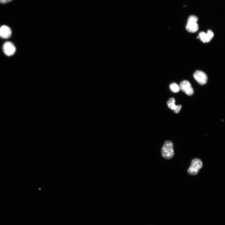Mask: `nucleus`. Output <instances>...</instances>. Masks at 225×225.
I'll return each mask as SVG.
<instances>
[{
  "label": "nucleus",
  "instance_id": "obj_1",
  "mask_svg": "<svg viewBox=\"0 0 225 225\" xmlns=\"http://www.w3.org/2000/svg\"><path fill=\"white\" fill-rule=\"evenodd\" d=\"M173 143L170 141H166L162 147L161 153L162 156L165 159L168 160L174 155Z\"/></svg>",
  "mask_w": 225,
  "mask_h": 225
},
{
  "label": "nucleus",
  "instance_id": "obj_2",
  "mask_svg": "<svg viewBox=\"0 0 225 225\" xmlns=\"http://www.w3.org/2000/svg\"><path fill=\"white\" fill-rule=\"evenodd\" d=\"M202 161L198 158H194L192 161L190 167L188 170V173L192 175L197 174L202 167Z\"/></svg>",
  "mask_w": 225,
  "mask_h": 225
},
{
  "label": "nucleus",
  "instance_id": "obj_3",
  "mask_svg": "<svg viewBox=\"0 0 225 225\" xmlns=\"http://www.w3.org/2000/svg\"><path fill=\"white\" fill-rule=\"evenodd\" d=\"M195 79L200 84L203 85L208 81V77L206 74L201 70L196 71L193 74Z\"/></svg>",
  "mask_w": 225,
  "mask_h": 225
},
{
  "label": "nucleus",
  "instance_id": "obj_4",
  "mask_svg": "<svg viewBox=\"0 0 225 225\" xmlns=\"http://www.w3.org/2000/svg\"><path fill=\"white\" fill-rule=\"evenodd\" d=\"M179 87L180 89L187 95L190 96L193 94V89L188 81L183 80L181 82Z\"/></svg>",
  "mask_w": 225,
  "mask_h": 225
},
{
  "label": "nucleus",
  "instance_id": "obj_5",
  "mask_svg": "<svg viewBox=\"0 0 225 225\" xmlns=\"http://www.w3.org/2000/svg\"><path fill=\"white\" fill-rule=\"evenodd\" d=\"M2 50L6 55L10 56L15 53L16 49L15 45L12 43L8 41L3 44Z\"/></svg>",
  "mask_w": 225,
  "mask_h": 225
},
{
  "label": "nucleus",
  "instance_id": "obj_6",
  "mask_svg": "<svg viewBox=\"0 0 225 225\" xmlns=\"http://www.w3.org/2000/svg\"><path fill=\"white\" fill-rule=\"evenodd\" d=\"M214 36L213 32L211 30H209L207 33L201 32L198 34V38L200 40L204 43L209 42Z\"/></svg>",
  "mask_w": 225,
  "mask_h": 225
},
{
  "label": "nucleus",
  "instance_id": "obj_7",
  "mask_svg": "<svg viewBox=\"0 0 225 225\" xmlns=\"http://www.w3.org/2000/svg\"><path fill=\"white\" fill-rule=\"evenodd\" d=\"M12 34L10 28L8 26L3 25L0 27V37L4 39L9 38Z\"/></svg>",
  "mask_w": 225,
  "mask_h": 225
},
{
  "label": "nucleus",
  "instance_id": "obj_8",
  "mask_svg": "<svg viewBox=\"0 0 225 225\" xmlns=\"http://www.w3.org/2000/svg\"><path fill=\"white\" fill-rule=\"evenodd\" d=\"M175 100L173 97L169 99L167 102L168 108L172 110H173L174 112L178 113L182 108V105H177L175 104Z\"/></svg>",
  "mask_w": 225,
  "mask_h": 225
},
{
  "label": "nucleus",
  "instance_id": "obj_9",
  "mask_svg": "<svg viewBox=\"0 0 225 225\" xmlns=\"http://www.w3.org/2000/svg\"><path fill=\"white\" fill-rule=\"evenodd\" d=\"M186 28L189 32L194 33L198 30L199 26L197 22H187Z\"/></svg>",
  "mask_w": 225,
  "mask_h": 225
},
{
  "label": "nucleus",
  "instance_id": "obj_10",
  "mask_svg": "<svg viewBox=\"0 0 225 225\" xmlns=\"http://www.w3.org/2000/svg\"><path fill=\"white\" fill-rule=\"evenodd\" d=\"M170 88L171 90L174 92H177L180 90V88L179 86L176 83H173L170 85Z\"/></svg>",
  "mask_w": 225,
  "mask_h": 225
},
{
  "label": "nucleus",
  "instance_id": "obj_11",
  "mask_svg": "<svg viewBox=\"0 0 225 225\" xmlns=\"http://www.w3.org/2000/svg\"><path fill=\"white\" fill-rule=\"evenodd\" d=\"M198 20V18L194 15H191L188 18L187 22H197Z\"/></svg>",
  "mask_w": 225,
  "mask_h": 225
},
{
  "label": "nucleus",
  "instance_id": "obj_12",
  "mask_svg": "<svg viewBox=\"0 0 225 225\" xmlns=\"http://www.w3.org/2000/svg\"><path fill=\"white\" fill-rule=\"evenodd\" d=\"M12 0H0V3L2 4H6Z\"/></svg>",
  "mask_w": 225,
  "mask_h": 225
}]
</instances>
